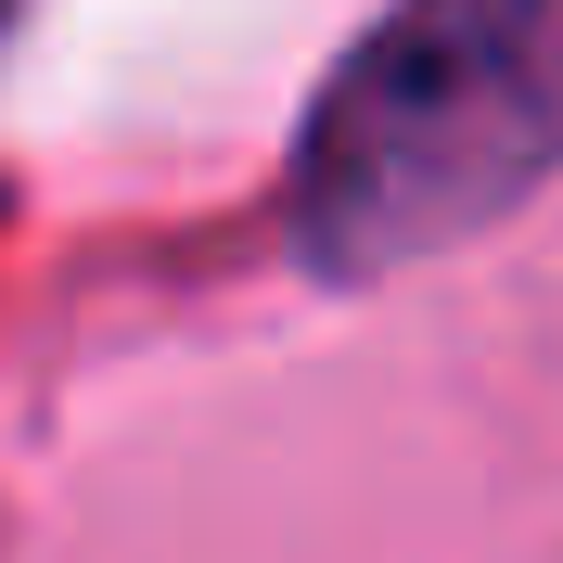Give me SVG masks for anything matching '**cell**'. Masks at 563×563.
I'll list each match as a JSON object with an SVG mask.
<instances>
[{
	"instance_id": "1",
	"label": "cell",
	"mask_w": 563,
	"mask_h": 563,
	"mask_svg": "<svg viewBox=\"0 0 563 563\" xmlns=\"http://www.w3.org/2000/svg\"><path fill=\"white\" fill-rule=\"evenodd\" d=\"M563 179V0H397L295 141V244L385 282Z\"/></svg>"
}]
</instances>
